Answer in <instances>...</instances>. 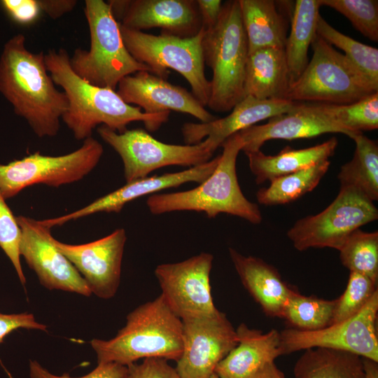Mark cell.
<instances>
[{
	"instance_id": "1",
	"label": "cell",
	"mask_w": 378,
	"mask_h": 378,
	"mask_svg": "<svg viewBox=\"0 0 378 378\" xmlns=\"http://www.w3.org/2000/svg\"><path fill=\"white\" fill-rule=\"evenodd\" d=\"M25 41V36L18 34L4 46L0 92L38 137H52L57 134L60 120L67 110V98L55 88L43 52L29 51Z\"/></svg>"
},
{
	"instance_id": "2",
	"label": "cell",
	"mask_w": 378,
	"mask_h": 378,
	"mask_svg": "<svg viewBox=\"0 0 378 378\" xmlns=\"http://www.w3.org/2000/svg\"><path fill=\"white\" fill-rule=\"evenodd\" d=\"M45 61L54 83L64 90L67 98L68 108L62 120L77 140L92 136L99 125L122 133L130 122L141 121L146 130L154 132L169 120L170 112L146 113L139 106L125 103L116 90L83 80L74 71L64 48L49 50Z\"/></svg>"
},
{
	"instance_id": "3",
	"label": "cell",
	"mask_w": 378,
	"mask_h": 378,
	"mask_svg": "<svg viewBox=\"0 0 378 378\" xmlns=\"http://www.w3.org/2000/svg\"><path fill=\"white\" fill-rule=\"evenodd\" d=\"M97 363L127 366L139 359L161 358L176 361L183 351V323L160 294L126 317V323L110 340L90 341Z\"/></svg>"
},
{
	"instance_id": "4",
	"label": "cell",
	"mask_w": 378,
	"mask_h": 378,
	"mask_svg": "<svg viewBox=\"0 0 378 378\" xmlns=\"http://www.w3.org/2000/svg\"><path fill=\"white\" fill-rule=\"evenodd\" d=\"M243 146L239 132L229 136L222 144L219 162L209 177L188 190L150 195L146 201L150 212L158 215L192 211L203 212L211 218L225 213L253 224L260 223L262 218L259 206L244 195L237 180V158Z\"/></svg>"
},
{
	"instance_id": "5",
	"label": "cell",
	"mask_w": 378,
	"mask_h": 378,
	"mask_svg": "<svg viewBox=\"0 0 378 378\" xmlns=\"http://www.w3.org/2000/svg\"><path fill=\"white\" fill-rule=\"evenodd\" d=\"M204 64L213 72L207 106L216 112L231 111L245 97L248 41L238 0L223 3L216 24L205 31Z\"/></svg>"
},
{
	"instance_id": "6",
	"label": "cell",
	"mask_w": 378,
	"mask_h": 378,
	"mask_svg": "<svg viewBox=\"0 0 378 378\" xmlns=\"http://www.w3.org/2000/svg\"><path fill=\"white\" fill-rule=\"evenodd\" d=\"M90 47L76 48L70 64L74 71L89 83L115 90L125 76L150 69L136 61L124 43L119 22L108 3L102 0L85 1Z\"/></svg>"
},
{
	"instance_id": "7",
	"label": "cell",
	"mask_w": 378,
	"mask_h": 378,
	"mask_svg": "<svg viewBox=\"0 0 378 378\" xmlns=\"http://www.w3.org/2000/svg\"><path fill=\"white\" fill-rule=\"evenodd\" d=\"M311 46L312 57L289 85L285 99L346 104L378 92L343 54L317 34Z\"/></svg>"
},
{
	"instance_id": "8",
	"label": "cell",
	"mask_w": 378,
	"mask_h": 378,
	"mask_svg": "<svg viewBox=\"0 0 378 378\" xmlns=\"http://www.w3.org/2000/svg\"><path fill=\"white\" fill-rule=\"evenodd\" d=\"M120 29L125 47L136 61L148 66L151 74L164 79L168 77L169 69L178 72L190 84L195 98L204 107L207 106L211 83L204 73L203 28L195 36L187 38L154 35L120 24Z\"/></svg>"
},
{
	"instance_id": "9",
	"label": "cell",
	"mask_w": 378,
	"mask_h": 378,
	"mask_svg": "<svg viewBox=\"0 0 378 378\" xmlns=\"http://www.w3.org/2000/svg\"><path fill=\"white\" fill-rule=\"evenodd\" d=\"M97 132L121 158L126 183L146 177L164 167L190 168L202 164L209 161L218 148L209 138L192 145L163 143L141 129L118 133L101 125Z\"/></svg>"
},
{
	"instance_id": "10",
	"label": "cell",
	"mask_w": 378,
	"mask_h": 378,
	"mask_svg": "<svg viewBox=\"0 0 378 378\" xmlns=\"http://www.w3.org/2000/svg\"><path fill=\"white\" fill-rule=\"evenodd\" d=\"M377 218L378 209L372 201L354 188L340 186L328 206L297 220L287 236L299 251L325 247L339 251L353 232Z\"/></svg>"
},
{
	"instance_id": "11",
	"label": "cell",
	"mask_w": 378,
	"mask_h": 378,
	"mask_svg": "<svg viewBox=\"0 0 378 378\" xmlns=\"http://www.w3.org/2000/svg\"><path fill=\"white\" fill-rule=\"evenodd\" d=\"M103 153L102 145L90 136L79 148L65 155L36 152L7 164H0V191L6 200L35 184L57 188L78 181L94 169Z\"/></svg>"
},
{
	"instance_id": "12",
	"label": "cell",
	"mask_w": 378,
	"mask_h": 378,
	"mask_svg": "<svg viewBox=\"0 0 378 378\" xmlns=\"http://www.w3.org/2000/svg\"><path fill=\"white\" fill-rule=\"evenodd\" d=\"M377 313L378 290L358 314L348 319L317 330L290 328L279 332L281 354L321 347L378 362Z\"/></svg>"
},
{
	"instance_id": "13",
	"label": "cell",
	"mask_w": 378,
	"mask_h": 378,
	"mask_svg": "<svg viewBox=\"0 0 378 378\" xmlns=\"http://www.w3.org/2000/svg\"><path fill=\"white\" fill-rule=\"evenodd\" d=\"M213 260L211 253L202 252L181 262L156 267L155 275L161 295L181 321L219 312L214 305L210 285Z\"/></svg>"
},
{
	"instance_id": "14",
	"label": "cell",
	"mask_w": 378,
	"mask_h": 378,
	"mask_svg": "<svg viewBox=\"0 0 378 378\" xmlns=\"http://www.w3.org/2000/svg\"><path fill=\"white\" fill-rule=\"evenodd\" d=\"M183 351L175 369L181 378H210L218 364L238 344L226 315L182 320Z\"/></svg>"
},
{
	"instance_id": "15",
	"label": "cell",
	"mask_w": 378,
	"mask_h": 378,
	"mask_svg": "<svg viewBox=\"0 0 378 378\" xmlns=\"http://www.w3.org/2000/svg\"><path fill=\"white\" fill-rule=\"evenodd\" d=\"M21 230L20 253L42 286L85 297L92 295L84 279L52 241L50 228L40 220L15 216Z\"/></svg>"
},
{
	"instance_id": "16",
	"label": "cell",
	"mask_w": 378,
	"mask_h": 378,
	"mask_svg": "<svg viewBox=\"0 0 378 378\" xmlns=\"http://www.w3.org/2000/svg\"><path fill=\"white\" fill-rule=\"evenodd\" d=\"M126 240L123 228L83 244H69L52 237L55 246L80 273L91 293L105 300L118 291Z\"/></svg>"
},
{
	"instance_id": "17",
	"label": "cell",
	"mask_w": 378,
	"mask_h": 378,
	"mask_svg": "<svg viewBox=\"0 0 378 378\" xmlns=\"http://www.w3.org/2000/svg\"><path fill=\"white\" fill-rule=\"evenodd\" d=\"M108 4L116 20L127 29L157 27L160 34L187 38L202 28L196 0H111Z\"/></svg>"
},
{
	"instance_id": "18",
	"label": "cell",
	"mask_w": 378,
	"mask_h": 378,
	"mask_svg": "<svg viewBox=\"0 0 378 378\" xmlns=\"http://www.w3.org/2000/svg\"><path fill=\"white\" fill-rule=\"evenodd\" d=\"M116 92L125 103L136 104L148 114L174 111L191 115L201 122L218 118L192 92L148 71H139L124 77Z\"/></svg>"
},
{
	"instance_id": "19",
	"label": "cell",
	"mask_w": 378,
	"mask_h": 378,
	"mask_svg": "<svg viewBox=\"0 0 378 378\" xmlns=\"http://www.w3.org/2000/svg\"><path fill=\"white\" fill-rule=\"evenodd\" d=\"M219 159L220 155H218L205 163L181 172L146 176L127 182L123 186L97 199L80 209L62 216L42 220L41 223L51 228L96 213H118L126 204L142 196L153 195L158 191L189 182L201 183L214 171Z\"/></svg>"
},
{
	"instance_id": "20",
	"label": "cell",
	"mask_w": 378,
	"mask_h": 378,
	"mask_svg": "<svg viewBox=\"0 0 378 378\" xmlns=\"http://www.w3.org/2000/svg\"><path fill=\"white\" fill-rule=\"evenodd\" d=\"M245 153L260 150L272 139L293 140L312 138L326 133H348L315 111L309 102H295L292 109L274 116L263 125H254L239 132Z\"/></svg>"
},
{
	"instance_id": "21",
	"label": "cell",
	"mask_w": 378,
	"mask_h": 378,
	"mask_svg": "<svg viewBox=\"0 0 378 378\" xmlns=\"http://www.w3.org/2000/svg\"><path fill=\"white\" fill-rule=\"evenodd\" d=\"M295 104L284 99H259L246 96L223 118L209 122H186L181 127L186 144L192 145L209 138L218 148L232 134L256 122L286 113Z\"/></svg>"
},
{
	"instance_id": "22",
	"label": "cell",
	"mask_w": 378,
	"mask_h": 378,
	"mask_svg": "<svg viewBox=\"0 0 378 378\" xmlns=\"http://www.w3.org/2000/svg\"><path fill=\"white\" fill-rule=\"evenodd\" d=\"M238 344L218 364L214 373L220 378H251L281 356L279 332H267L241 323L236 329Z\"/></svg>"
},
{
	"instance_id": "23",
	"label": "cell",
	"mask_w": 378,
	"mask_h": 378,
	"mask_svg": "<svg viewBox=\"0 0 378 378\" xmlns=\"http://www.w3.org/2000/svg\"><path fill=\"white\" fill-rule=\"evenodd\" d=\"M229 253L240 280L264 313L282 318L286 304L294 290L277 270L260 258L246 256L232 248Z\"/></svg>"
},
{
	"instance_id": "24",
	"label": "cell",
	"mask_w": 378,
	"mask_h": 378,
	"mask_svg": "<svg viewBox=\"0 0 378 378\" xmlns=\"http://www.w3.org/2000/svg\"><path fill=\"white\" fill-rule=\"evenodd\" d=\"M290 84L284 48H262L248 54L244 85L245 97L284 99Z\"/></svg>"
},
{
	"instance_id": "25",
	"label": "cell",
	"mask_w": 378,
	"mask_h": 378,
	"mask_svg": "<svg viewBox=\"0 0 378 378\" xmlns=\"http://www.w3.org/2000/svg\"><path fill=\"white\" fill-rule=\"evenodd\" d=\"M337 144V139L332 137L321 144L306 148L294 149L286 146L274 155H265L260 150L245 154L256 183L261 184L329 160L334 155Z\"/></svg>"
},
{
	"instance_id": "26",
	"label": "cell",
	"mask_w": 378,
	"mask_h": 378,
	"mask_svg": "<svg viewBox=\"0 0 378 378\" xmlns=\"http://www.w3.org/2000/svg\"><path fill=\"white\" fill-rule=\"evenodd\" d=\"M248 54L267 47L284 48L287 22L272 0H238Z\"/></svg>"
},
{
	"instance_id": "27",
	"label": "cell",
	"mask_w": 378,
	"mask_h": 378,
	"mask_svg": "<svg viewBox=\"0 0 378 378\" xmlns=\"http://www.w3.org/2000/svg\"><path fill=\"white\" fill-rule=\"evenodd\" d=\"M304 351L295 363L294 378H366L363 358L356 354L321 347Z\"/></svg>"
},
{
	"instance_id": "28",
	"label": "cell",
	"mask_w": 378,
	"mask_h": 378,
	"mask_svg": "<svg viewBox=\"0 0 378 378\" xmlns=\"http://www.w3.org/2000/svg\"><path fill=\"white\" fill-rule=\"evenodd\" d=\"M321 6L320 0H298L295 3L291 30L284 46L290 84L300 76L309 62L308 50L316 34Z\"/></svg>"
},
{
	"instance_id": "29",
	"label": "cell",
	"mask_w": 378,
	"mask_h": 378,
	"mask_svg": "<svg viewBox=\"0 0 378 378\" xmlns=\"http://www.w3.org/2000/svg\"><path fill=\"white\" fill-rule=\"evenodd\" d=\"M356 143L353 158L343 164L337 175L340 186H349L371 201L378 200V146L363 133L351 137Z\"/></svg>"
},
{
	"instance_id": "30",
	"label": "cell",
	"mask_w": 378,
	"mask_h": 378,
	"mask_svg": "<svg viewBox=\"0 0 378 378\" xmlns=\"http://www.w3.org/2000/svg\"><path fill=\"white\" fill-rule=\"evenodd\" d=\"M330 162L322 161L310 167L270 181L267 188L256 193L258 202L265 206L281 205L292 202L313 190L328 172Z\"/></svg>"
},
{
	"instance_id": "31",
	"label": "cell",
	"mask_w": 378,
	"mask_h": 378,
	"mask_svg": "<svg viewBox=\"0 0 378 378\" xmlns=\"http://www.w3.org/2000/svg\"><path fill=\"white\" fill-rule=\"evenodd\" d=\"M309 103L315 111L346 131L350 138L378 127V92L346 104Z\"/></svg>"
},
{
	"instance_id": "32",
	"label": "cell",
	"mask_w": 378,
	"mask_h": 378,
	"mask_svg": "<svg viewBox=\"0 0 378 378\" xmlns=\"http://www.w3.org/2000/svg\"><path fill=\"white\" fill-rule=\"evenodd\" d=\"M316 34L332 46L340 48L344 56L378 90V49L354 40L332 27L321 15Z\"/></svg>"
},
{
	"instance_id": "33",
	"label": "cell",
	"mask_w": 378,
	"mask_h": 378,
	"mask_svg": "<svg viewBox=\"0 0 378 378\" xmlns=\"http://www.w3.org/2000/svg\"><path fill=\"white\" fill-rule=\"evenodd\" d=\"M335 305V300L306 296L293 290L282 318L291 328L305 331L320 330L332 324Z\"/></svg>"
},
{
	"instance_id": "34",
	"label": "cell",
	"mask_w": 378,
	"mask_h": 378,
	"mask_svg": "<svg viewBox=\"0 0 378 378\" xmlns=\"http://www.w3.org/2000/svg\"><path fill=\"white\" fill-rule=\"evenodd\" d=\"M342 264L350 272H357L377 283L378 232L360 228L353 232L339 250Z\"/></svg>"
},
{
	"instance_id": "35",
	"label": "cell",
	"mask_w": 378,
	"mask_h": 378,
	"mask_svg": "<svg viewBox=\"0 0 378 378\" xmlns=\"http://www.w3.org/2000/svg\"><path fill=\"white\" fill-rule=\"evenodd\" d=\"M377 290V282L363 274L350 272L344 292L335 300L332 323L358 314Z\"/></svg>"
},
{
	"instance_id": "36",
	"label": "cell",
	"mask_w": 378,
	"mask_h": 378,
	"mask_svg": "<svg viewBox=\"0 0 378 378\" xmlns=\"http://www.w3.org/2000/svg\"><path fill=\"white\" fill-rule=\"evenodd\" d=\"M321 6L330 7L344 15L353 26L369 39L378 41V1L320 0Z\"/></svg>"
},
{
	"instance_id": "37",
	"label": "cell",
	"mask_w": 378,
	"mask_h": 378,
	"mask_svg": "<svg viewBox=\"0 0 378 378\" xmlns=\"http://www.w3.org/2000/svg\"><path fill=\"white\" fill-rule=\"evenodd\" d=\"M21 230L0 191V248L10 260L20 281L26 284L20 253Z\"/></svg>"
},
{
	"instance_id": "38",
	"label": "cell",
	"mask_w": 378,
	"mask_h": 378,
	"mask_svg": "<svg viewBox=\"0 0 378 378\" xmlns=\"http://www.w3.org/2000/svg\"><path fill=\"white\" fill-rule=\"evenodd\" d=\"M29 367L30 378H125L127 373V366L111 362L97 363L93 370L79 377H73L66 373L52 374L34 360H29Z\"/></svg>"
},
{
	"instance_id": "39",
	"label": "cell",
	"mask_w": 378,
	"mask_h": 378,
	"mask_svg": "<svg viewBox=\"0 0 378 378\" xmlns=\"http://www.w3.org/2000/svg\"><path fill=\"white\" fill-rule=\"evenodd\" d=\"M127 367L125 378H181L164 358H148L141 363H134Z\"/></svg>"
},
{
	"instance_id": "40",
	"label": "cell",
	"mask_w": 378,
	"mask_h": 378,
	"mask_svg": "<svg viewBox=\"0 0 378 378\" xmlns=\"http://www.w3.org/2000/svg\"><path fill=\"white\" fill-rule=\"evenodd\" d=\"M48 326L36 321L33 314H3L0 312V344L11 332L20 328L47 331Z\"/></svg>"
},
{
	"instance_id": "41",
	"label": "cell",
	"mask_w": 378,
	"mask_h": 378,
	"mask_svg": "<svg viewBox=\"0 0 378 378\" xmlns=\"http://www.w3.org/2000/svg\"><path fill=\"white\" fill-rule=\"evenodd\" d=\"M1 4L15 21L22 24L35 20L41 10L37 0H3Z\"/></svg>"
},
{
	"instance_id": "42",
	"label": "cell",
	"mask_w": 378,
	"mask_h": 378,
	"mask_svg": "<svg viewBox=\"0 0 378 378\" xmlns=\"http://www.w3.org/2000/svg\"><path fill=\"white\" fill-rule=\"evenodd\" d=\"M202 19V28L206 31L216 24L222 8L220 0H196Z\"/></svg>"
},
{
	"instance_id": "43",
	"label": "cell",
	"mask_w": 378,
	"mask_h": 378,
	"mask_svg": "<svg viewBox=\"0 0 378 378\" xmlns=\"http://www.w3.org/2000/svg\"><path fill=\"white\" fill-rule=\"evenodd\" d=\"M40 9L50 18L56 20L71 11L76 5V0H37Z\"/></svg>"
},
{
	"instance_id": "44",
	"label": "cell",
	"mask_w": 378,
	"mask_h": 378,
	"mask_svg": "<svg viewBox=\"0 0 378 378\" xmlns=\"http://www.w3.org/2000/svg\"><path fill=\"white\" fill-rule=\"evenodd\" d=\"M251 378H286V377L273 362L266 365Z\"/></svg>"
},
{
	"instance_id": "45",
	"label": "cell",
	"mask_w": 378,
	"mask_h": 378,
	"mask_svg": "<svg viewBox=\"0 0 378 378\" xmlns=\"http://www.w3.org/2000/svg\"><path fill=\"white\" fill-rule=\"evenodd\" d=\"M363 368L366 378H378V362L363 358Z\"/></svg>"
},
{
	"instance_id": "46",
	"label": "cell",
	"mask_w": 378,
	"mask_h": 378,
	"mask_svg": "<svg viewBox=\"0 0 378 378\" xmlns=\"http://www.w3.org/2000/svg\"><path fill=\"white\" fill-rule=\"evenodd\" d=\"M210 378H220L216 373H213Z\"/></svg>"
}]
</instances>
